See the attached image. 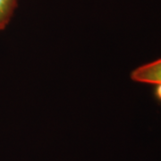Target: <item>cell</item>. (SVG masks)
Listing matches in <instances>:
<instances>
[{
  "label": "cell",
  "mask_w": 161,
  "mask_h": 161,
  "mask_svg": "<svg viewBox=\"0 0 161 161\" xmlns=\"http://www.w3.org/2000/svg\"><path fill=\"white\" fill-rule=\"evenodd\" d=\"M131 78L137 82L161 86V58L133 70Z\"/></svg>",
  "instance_id": "cell-1"
},
{
  "label": "cell",
  "mask_w": 161,
  "mask_h": 161,
  "mask_svg": "<svg viewBox=\"0 0 161 161\" xmlns=\"http://www.w3.org/2000/svg\"><path fill=\"white\" fill-rule=\"evenodd\" d=\"M17 6V0H0V31L10 22Z\"/></svg>",
  "instance_id": "cell-2"
}]
</instances>
